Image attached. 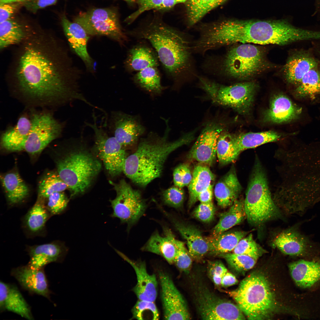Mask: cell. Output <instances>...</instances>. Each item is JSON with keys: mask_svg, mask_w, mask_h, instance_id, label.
I'll return each instance as SVG.
<instances>
[{"mask_svg": "<svg viewBox=\"0 0 320 320\" xmlns=\"http://www.w3.org/2000/svg\"><path fill=\"white\" fill-rule=\"evenodd\" d=\"M49 47L38 38L25 44L16 72L20 90L41 103L84 101L79 90L78 69L67 54Z\"/></svg>", "mask_w": 320, "mask_h": 320, "instance_id": "obj_1", "label": "cell"}, {"mask_svg": "<svg viewBox=\"0 0 320 320\" xmlns=\"http://www.w3.org/2000/svg\"><path fill=\"white\" fill-rule=\"evenodd\" d=\"M302 32L283 20H227L207 29L205 40L211 49L238 43L287 45L300 41Z\"/></svg>", "mask_w": 320, "mask_h": 320, "instance_id": "obj_2", "label": "cell"}, {"mask_svg": "<svg viewBox=\"0 0 320 320\" xmlns=\"http://www.w3.org/2000/svg\"><path fill=\"white\" fill-rule=\"evenodd\" d=\"M163 135L151 132L141 138L135 152L127 156L123 172L136 185L146 187L154 179L160 177L169 155L182 146L191 142L195 131L187 133L173 141L169 140L170 128L168 121Z\"/></svg>", "mask_w": 320, "mask_h": 320, "instance_id": "obj_3", "label": "cell"}, {"mask_svg": "<svg viewBox=\"0 0 320 320\" xmlns=\"http://www.w3.org/2000/svg\"><path fill=\"white\" fill-rule=\"evenodd\" d=\"M129 34L150 43L165 73L174 84L192 73L190 43L180 32L161 22L153 21L131 32Z\"/></svg>", "mask_w": 320, "mask_h": 320, "instance_id": "obj_4", "label": "cell"}, {"mask_svg": "<svg viewBox=\"0 0 320 320\" xmlns=\"http://www.w3.org/2000/svg\"><path fill=\"white\" fill-rule=\"evenodd\" d=\"M229 294L249 320L268 319L277 311V303L270 284L260 273L249 275Z\"/></svg>", "mask_w": 320, "mask_h": 320, "instance_id": "obj_5", "label": "cell"}, {"mask_svg": "<svg viewBox=\"0 0 320 320\" xmlns=\"http://www.w3.org/2000/svg\"><path fill=\"white\" fill-rule=\"evenodd\" d=\"M246 218L255 226L275 218L280 214L271 196L265 171L257 158L250 175L244 199Z\"/></svg>", "mask_w": 320, "mask_h": 320, "instance_id": "obj_6", "label": "cell"}, {"mask_svg": "<svg viewBox=\"0 0 320 320\" xmlns=\"http://www.w3.org/2000/svg\"><path fill=\"white\" fill-rule=\"evenodd\" d=\"M57 166L58 174L70 190L72 197L85 192L101 168L98 160L83 150L69 153L58 161Z\"/></svg>", "mask_w": 320, "mask_h": 320, "instance_id": "obj_7", "label": "cell"}, {"mask_svg": "<svg viewBox=\"0 0 320 320\" xmlns=\"http://www.w3.org/2000/svg\"><path fill=\"white\" fill-rule=\"evenodd\" d=\"M220 66L225 76L242 79L260 73L268 67V63L260 48L245 43L230 48L223 57Z\"/></svg>", "mask_w": 320, "mask_h": 320, "instance_id": "obj_8", "label": "cell"}, {"mask_svg": "<svg viewBox=\"0 0 320 320\" xmlns=\"http://www.w3.org/2000/svg\"><path fill=\"white\" fill-rule=\"evenodd\" d=\"M199 80L200 87L214 103L232 108L241 114L249 112L257 88L255 83L246 82L225 85L203 77L199 78Z\"/></svg>", "mask_w": 320, "mask_h": 320, "instance_id": "obj_9", "label": "cell"}, {"mask_svg": "<svg viewBox=\"0 0 320 320\" xmlns=\"http://www.w3.org/2000/svg\"><path fill=\"white\" fill-rule=\"evenodd\" d=\"M89 35L107 36L124 46L128 38L122 30L118 15L111 8H96L81 12L74 19Z\"/></svg>", "mask_w": 320, "mask_h": 320, "instance_id": "obj_10", "label": "cell"}, {"mask_svg": "<svg viewBox=\"0 0 320 320\" xmlns=\"http://www.w3.org/2000/svg\"><path fill=\"white\" fill-rule=\"evenodd\" d=\"M111 183L116 194L115 198L111 201L113 209L112 216L130 227L145 213L146 202L140 192L133 188L125 180L121 179L116 184Z\"/></svg>", "mask_w": 320, "mask_h": 320, "instance_id": "obj_11", "label": "cell"}, {"mask_svg": "<svg viewBox=\"0 0 320 320\" xmlns=\"http://www.w3.org/2000/svg\"><path fill=\"white\" fill-rule=\"evenodd\" d=\"M92 124L86 122L93 130L94 148L99 158L103 161L108 173L113 177L123 172L127 156L125 150L114 137H110L101 127L97 125L94 114Z\"/></svg>", "mask_w": 320, "mask_h": 320, "instance_id": "obj_12", "label": "cell"}, {"mask_svg": "<svg viewBox=\"0 0 320 320\" xmlns=\"http://www.w3.org/2000/svg\"><path fill=\"white\" fill-rule=\"evenodd\" d=\"M29 134L17 151L24 150L32 155L41 152L61 134L62 126L49 113L32 116Z\"/></svg>", "mask_w": 320, "mask_h": 320, "instance_id": "obj_13", "label": "cell"}, {"mask_svg": "<svg viewBox=\"0 0 320 320\" xmlns=\"http://www.w3.org/2000/svg\"><path fill=\"white\" fill-rule=\"evenodd\" d=\"M195 293L197 309L204 320H244L239 306L221 298L206 288L199 286Z\"/></svg>", "mask_w": 320, "mask_h": 320, "instance_id": "obj_14", "label": "cell"}, {"mask_svg": "<svg viewBox=\"0 0 320 320\" xmlns=\"http://www.w3.org/2000/svg\"><path fill=\"white\" fill-rule=\"evenodd\" d=\"M159 276L164 319H190L185 302L171 278L168 274L161 271L159 272Z\"/></svg>", "mask_w": 320, "mask_h": 320, "instance_id": "obj_15", "label": "cell"}, {"mask_svg": "<svg viewBox=\"0 0 320 320\" xmlns=\"http://www.w3.org/2000/svg\"><path fill=\"white\" fill-rule=\"evenodd\" d=\"M223 129L221 124L215 121L207 123L190 151L188 158L201 163L212 165L217 156V141Z\"/></svg>", "mask_w": 320, "mask_h": 320, "instance_id": "obj_16", "label": "cell"}, {"mask_svg": "<svg viewBox=\"0 0 320 320\" xmlns=\"http://www.w3.org/2000/svg\"><path fill=\"white\" fill-rule=\"evenodd\" d=\"M110 121L113 136L124 148L137 145L145 131L137 116L121 111L112 112Z\"/></svg>", "mask_w": 320, "mask_h": 320, "instance_id": "obj_17", "label": "cell"}, {"mask_svg": "<svg viewBox=\"0 0 320 320\" xmlns=\"http://www.w3.org/2000/svg\"><path fill=\"white\" fill-rule=\"evenodd\" d=\"M319 65L318 60L310 51L297 50L287 59L283 68V75L288 83L297 86L308 71Z\"/></svg>", "mask_w": 320, "mask_h": 320, "instance_id": "obj_18", "label": "cell"}, {"mask_svg": "<svg viewBox=\"0 0 320 320\" xmlns=\"http://www.w3.org/2000/svg\"><path fill=\"white\" fill-rule=\"evenodd\" d=\"M115 251L135 271L137 283L133 291L138 300L154 302L157 295L158 284L156 275L148 273L144 262L133 260L120 251L116 249Z\"/></svg>", "mask_w": 320, "mask_h": 320, "instance_id": "obj_19", "label": "cell"}, {"mask_svg": "<svg viewBox=\"0 0 320 320\" xmlns=\"http://www.w3.org/2000/svg\"><path fill=\"white\" fill-rule=\"evenodd\" d=\"M61 23L71 49L82 60L87 69L93 71V62L87 49L89 35L80 25L70 21L64 15L62 17Z\"/></svg>", "mask_w": 320, "mask_h": 320, "instance_id": "obj_20", "label": "cell"}, {"mask_svg": "<svg viewBox=\"0 0 320 320\" xmlns=\"http://www.w3.org/2000/svg\"><path fill=\"white\" fill-rule=\"evenodd\" d=\"M11 274L25 289L49 298L50 291L43 268L35 269L28 265L13 269Z\"/></svg>", "mask_w": 320, "mask_h": 320, "instance_id": "obj_21", "label": "cell"}, {"mask_svg": "<svg viewBox=\"0 0 320 320\" xmlns=\"http://www.w3.org/2000/svg\"><path fill=\"white\" fill-rule=\"evenodd\" d=\"M273 245L284 254L291 256H304L312 249L309 239L296 228L289 229L279 233L274 239Z\"/></svg>", "mask_w": 320, "mask_h": 320, "instance_id": "obj_22", "label": "cell"}, {"mask_svg": "<svg viewBox=\"0 0 320 320\" xmlns=\"http://www.w3.org/2000/svg\"><path fill=\"white\" fill-rule=\"evenodd\" d=\"M0 309L12 312L29 320L33 319L30 307L18 288L0 282Z\"/></svg>", "mask_w": 320, "mask_h": 320, "instance_id": "obj_23", "label": "cell"}, {"mask_svg": "<svg viewBox=\"0 0 320 320\" xmlns=\"http://www.w3.org/2000/svg\"><path fill=\"white\" fill-rule=\"evenodd\" d=\"M301 109L294 104L286 96L279 94L271 99L269 107L264 113L265 121L280 124L289 122L297 118Z\"/></svg>", "mask_w": 320, "mask_h": 320, "instance_id": "obj_24", "label": "cell"}, {"mask_svg": "<svg viewBox=\"0 0 320 320\" xmlns=\"http://www.w3.org/2000/svg\"><path fill=\"white\" fill-rule=\"evenodd\" d=\"M242 190L236 171L232 167L216 184L214 194L218 205L224 208L231 206Z\"/></svg>", "mask_w": 320, "mask_h": 320, "instance_id": "obj_25", "label": "cell"}, {"mask_svg": "<svg viewBox=\"0 0 320 320\" xmlns=\"http://www.w3.org/2000/svg\"><path fill=\"white\" fill-rule=\"evenodd\" d=\"M159 61L154 49L144 43H139L129 50L124 62L126 70L131 73L150 67H158Z\"/></svg>", "mask_w": 320, "mask_h": 320, "instance_id": "obj_26", "label": "cell"}, {"mask_svg": "<svg viewBox=\"0 0 320 320\" xmlns=\"http://www.w3.org/2000/svg\"><path fill=\"white\" fill-rule=\"evenodd\" d=\"M172 220L175 227L185 240L192 258L197 261L201 259L209 252V248L200 231L194 226L173 218Z\"/></svg>", "mask_w": 320, "mask_h": 320, "instance_id": "obj_27", "label": "cell"}, {"mask_svg": "<svg viewBox=\"0 0 320 320\" xmlns=\"http://www.w3.org/2000/svg\"><path fill=\"white\" fill-rule=\"evenodd\" d=\"M28 251L30 257L28 265L35 269L43 268L52 262L61 261L65 252L63 247L57 242L29 247Z\"/></svg>", "mask_w": 320, "mask_h": 320, "instance_id": "obj_28", "label": "cell"}, {"mask_svg": "<svg viewBox=\"0 0 320 320\" xmlns=\"http://www.w3.org/2000/svg\"><path fill=\"white\" fill-rule=\"evenodd\" d=\"M164 231L163 236L157 232H154L141 249L162 256L171 264L174 263L177 252L175 238L169 228H165Z\"/></svg>", "mask_w": 320, "mask_h": 320, "instance_id": "obj_29", "label": "cell"}, {"mask_svg": "<svg viewBox=\"0 0 320 320\" xmlns=\"http://www.w3.org/2000/svg\"><path fill=\"white\" fill-rule=\"evenodd\" d=\"M291 276L298 287H311L320 280V261L301 260L290 263Z\"/></svg>", "mask_w": 320, "mask_h": 320, "instance_id": "obj_30", "label": "cell"}, {"mask_svg": "<svg viewBox=\"0 0 320 320\" xmlns=\"http://www.w3.org/2000/svg\"><path fill=\"white\" fill-rule=\"evenodd\" d=\"M247 232L234 231L224 232L205 238L209 252L212 255H218L233 251L239 241L246 236Z\"/></svg>", "mask_w": 320, "mask_h": 320, "instance_id": "obj_31", "label": "cell"}, {"mask_svg": "<svg viewBox=\"0 0 320 320\" xmlns=\"http://www.w3.org/2000/svg\"><path fill=\"white\" fill-rule=\"evenodd\" d=\"M246 218L244 199H237L226 212L220 214L219 220L212 230V236L226 231Z\"/></svg>", "mask_w": 320, "mask_h": 320, "instance_id": "obj_32", "label": "cell"}, {"mask_svg": "<svg viewBox=\"0 0 320 320\" xmlns=\"http://www.w3.org/2000/svg\"><path fill=\"white\" fill-rule=\"evenodd\" d=\"M215 179L214 175L208 167L199 165L194 167L192 178L188 185L189 208L198 201L199 194L213 184Z\"/></svg>", "mask_w": 320, "mask_h": 320, "instance_id": "obj_33", "label": "cell"}, {"mask_svg": "<svg viewBox=\"0 0 320 320\" xmlns=\"http://www.w3.org/2000/svg\"><path fill=\"white\" fill-rule=\"evenodd\" d=\"M31 125V120L26 117H21L15 127L2 134L1 139L2 147L9 151H17L27 138Z\"/></svg>", "mask_w": 320, "mask_h": 320, "instance_id": "obj_34", "label": "cell"}, {"mask_svg": "<svg viewBox=\"0 0 320 320\" xmlns=\"http://www.w3.org/2000/svg\"><path fill=\"white\" fill-rule=\"evenodd\" d=\"M1 179L10 204L15 205L21 203L28 195V187L17 172L8 173L2 176Z\"/></svg>", "mask_w": 320, "mask_h": 320, "instance_id": "obj_35", "label": "cell"}, {"mask_svg": "<svg viewBox=\"0 0 320 320\" xmlns=\"http://www.w3.org/2000/svg\"><path fill=\"white\" fill-rule=\"evenodd\" d=\"M133 81L140 88L152 95H159L164 89L157 67H150L137 72Z\"/></svg>", "mask_w": 320, "mask_h": 320, "instance_id": "obj_36", "label": "cell"}, {"mask_svg": "<svg viewBox=\"0 0 320 320\" xmlns=\"http://www.w3.org/2000/svg\"><path fill=\"white\" fill-rule=\"evenodd\" d=\"M281 135L274 131L258 132H248L233 137L235 145L240 153L248 149L256 147L262 145L276 141Z\"/></svg>", "mask_w": 320, "mask_h": 320, "instance_id": "obj_37", "label": "cell"}, {"mask_svg": "<svg viewBox=\"0 0 320 320\" xmlns=\"http://www.w3.org/2000/svg\"><path fill=\"white\" fill-rule=\"evenodd\" d=\"M295 90L299 98L312 97L320 94V68L319 66L308 71Z\"/></svg>", "mask_w": 320, "mask_h": 320, "instance_id": "obj_38", "label": "cell"}, {"mask_svg": "<svg viewBox=\"0 0 320 320\" xmlns=\"http://www.w3.org/2000/svg\"><path fill=\"white\" fill-rule=\"evenodd\" d=\"M25 33L21 25L10 19L0 23V47L4 49L21 42Z\"/></svg>", "mask_w": 320, "mask_h": 320, "instance_id": "obj_39", "label": "cell"}, {"mask_svg": "<svg viewBox=\"0 0 320 320\" xmlns=\"http://www.w3.org/2000/svg\"><path fill=\"white\" fill-rule=\"evenodd\" d=\"M49 213L43 202L37 201L25 218V224L27 229L33 233L41 231L49 218Z\"/></svg>", "mask_w": 320, "mask_h": 320, "instance_id": "obj_40", "label": "cell"}, {"mask_svg": "<svg viewBox=\"0 0 320 320\" xmlns=\"http://www.w3.org/2000/svg\"><path fill=\"white\" fill-rule=\"evenodd\" d=\"M233 137L224 131L219 137L216 155L221 165H226L235 161L240 153L235 145Z\"/></svg>", "mask_w": 320, "mask_h": 320, "instance_id": "obj_41", "label": "cell"}, {"mask_svg": "<svg viewBox=\"0 0 320 320\" xmlns=\"http://www.w3.org/2000/svg\"><path fill=\"white\" fill-rule=\"evenodd\" d=\"M226 0H188L187 8L189 23L193 25L206 14Z\"/></svg>", "mask_w": 320, "mask_h": 320, "instance_id": "obj_42", "label": "cell"}, {"mask_svg": "<svg viewBox=\"0 0 320 320\" xmlns=\"http://www.w3.org/2000/svg\"><path fill=\"white\" fill-rule=\"evenodd\" d=\"M68 187L59 175L49 172L44 176L39 183V195L40 197L47 198L54 193L62 192Z\"/></svg>", "mask_w": 320, "mask_h": 320, "instance_id": "obj_43", "label": "cell"}, {"mask_svg": "<svg viewBox=\"0 0 320 320\" xmlns=\"http://www.w3.org/2000/svg\"><path fill=\"white\" fill-rule=\"evenodd\" d=\"M265 252L254 240L252 233L241 239L233 251L234 253L246 255L256 260Z\"/></svg>", "mask_w": 320, "mask_h": 320, "instance_id": "obj_44", "label": "cell"}, {"mask_svg": "<svg viewBox=\"0 0 320 320\" xmlns=\"http://www.w3.org/2000/svg\"><path fill=\"white\" fill-rule=\"evenodd\" d=\"M132 319L158 320L159 314L154 302L138 300L132 310Z\"/></svg>", "mask_w": 320, "mask_h": 320, "instance_id": "obj_45", "label": "cell"}, {"mask_svg": "<svg viewBox=\"0 0 320 320\" xmlns=\"http://www.w3.org/2000/svg\"><path fill=\"white\" fill-rule=\"evenodd\" d=\"M224 258L230 267L237 272L243 273L252 268L256 261L248 256L233 253H228L219 255Z\"/></svg>", "mask_w": 320, "mask_h": 320, "instance_id": "obj_46", "label": "cell"}, {"mask_svg": "<svg viewBox=\"0 0 320 320\" xmlns=\"http://www.w3.org/2000/svg\"><path fill=\"white\" fill-rule=\"evenodd\" d=\"M184 196L182 188L175 185L164 190L162 193L161 198L165 205L178 209L182 206Z\"/></svg>", "mask_w": 320, "mask_h": 320, "instance_id": "obj_47", "label": "cell"}, {"mask_svg": "<svg viewBox=\"0 0 320 320\" xmlns=\"http://www.w3.org/2000/svg\"><path fill=\"white\" fill-rule=\"evenodd\" d=\"M175 241L177 248V252L174 263L180 270L188 273L189 272L192 266V257L183 242L176 238Z\"/></svg>", "mask_w": 320, "mask_h": 320, "instance_id": "obj_48", "label": "cell"}, {"mask_svg": "<svg viewBox=\"0 0 320 320\" xmlns=\"http://www.w3.org/2000/svg\"><path fill=\"white\" fill-rule=\"evenodd\" d=\"M47 198L46 207L50 213L52 215L61 213L65 209L68 201L67 198L62 192L54 193Z\"/></svg>", "mask_w": 320, "mask_h": 320, "instance_id": "obj_49", "label": "cell"}, {"mask_svg": "<svg viewBox=\"0 0 320 320\" xmlns=\"http://www.w3.org/2000/svg\"><path fill=\"white\" fill-rule=\"evenodd\" d=\"M173 175L175 185L181 188L188 186L192 178V173L189 167L185 164L177 167L173 171Z\"/></svg>", "mask_w": 320, "mask_h": 320, "instance_id": "obj_50", "label": "cell"}, {"mask_svg": "<svg viewBox=\"0 0 320 320\" xmlns=\"http://www.w3.org/2000/svg\"><path fill=\"white\" fill-rule=\"evenodd\" d=\"M215 208L212 202L201 203L193 211V216L202 222L208 223L212 220L214 217Z\"/></svg>", "mask_w": 320, "mask_h": 320, "instance_id": "obj_51", "label": "cell"}, {"mask_svg": "<svg viewBox=\"0 0 320 320\" xmlns=\"http://www.w3.org/2000/svg\"><path fill=\"white\" fill-rule=\"evenodd\" d=\"M207 269L209 276L215 284L221 285L222 279L228 272L223 264L220 261H209Z\"/></svg>", "mask_w": 320, "mask_h": 320, "instance_id": "obj_52", "label": "cell"}, {"mask_svg": "<svg viewBox=\"0 0 320 320\" xmlns=\"http://www.w3.org/2000/svg\"><path fill=\"white\" fill-rule=\"evenodd\" d=\"M163 0H138L137 3L138 8L137 10L129 15L126 21L130 24L143 12L151 9H156Z\"/></svg>", "mask_w": 320, "mask_h": 320, "instance_id": "obj_53", "label": "cell"}, {"mask_svg": "<svg viewBox=\"0 0 320 320\" xmlns=\"http://www.w3.org/2000/svg\"><path fill=\"white\" fill-rule=\"evenodd\" d=\"M8 3L0 4V23L11 19L18 9L20 3Z\"/></svg>", "mask_w": 320, "mask_h": 320, "instance_id": "obj_54", "label": "cell"}, {"mask_svg": "<svg viewBox=\"0 0 320 320\" xmlns=\"http://www.w3.org/2000/svg\"><path fill=\"white\" fill-rule=\"evenodd\" d=\"M57 1V0H28L23 3L27 9L33 12L54 4Z\"/></svg>", "mask_w": 320, "mask_h": 320, "instance_id": "obj_55", "label": "cell"}, {"mask_svg": "<svg viewBox=\"0 0 320 320\" xmlns=\"http://www.w3.org/2000/svg\"><path fill=\"white\" fill-rule=\"evenodd\" d=\"M213 184L210 185L200 193L198 196V200L201 203L212 202L213 195Z\"/></svg>", "mask_w": 320, "mask_h": 320, "instance_id": "obj_56", "label": "cell"}, {"mask_svg": "<svg viewBox=\"0 0 320 320\" xmlns=\"http://www.w3.org/2000/svg\"><path fill=\"white\" fill-rule=\"evenodd\" d=\"M238 282L236 277L232 273L227 272L222 279L221 285L223 287H228L235 284Z\"/></svg>", "mask_w": 320, "mask_h": 320, "instance_id": "obj_57", "label": "cell"}, {"mask_svg": "<svg viewBox=\"0 0 320 320\" xmlns=\"http://www.w3.org/2000/svg\"><path fill=\"white\" fill-rule=\"evenodd\" d=\"M177 4L176 0H163L161 5L156 9L166 10L170 9Z\"/></svg>", "mask_w": 320, "mask_h": 320, "instance_id": "obj_58", "label": "cell"}, {"mask_svg": "<svg viewBox=\"0 0 320 320\" xmlns=\"http://www.w3.org/2000/svg\"><path fill=\"white\" fill-rule=\"evenodd\" d=\"M28 0H0V4L8 3H24Z\"/></svg>", "mask_w": 320, "mask_h": 320, "instance_id": "obj_59", "label": "cell"}, {"mask_svg": "<svg viewBox=\"0 0 320 320\" xmlns=\"http://www.w3.org/2000/svg\"><path fill=\"white\" fill-rule=\"evenodd\" d=\"M316 50L318 55L320 57V44H319L316 46Z\"/></svg>", "mask_w": 320, "mask_h": 320, "instance_id": "obj_60", "label": "cell"}, {"mask_svg": "<svg viewBox=\"0 0 320 320\" xmlns=\"http://www.w3.org/2000/svg\"><path fill=\"white\" fill-rule=\"evenodd\" d=\"M125 1L128 3L130 4H133L134 3H136L138 0H123Z\"/></svg>", "mask_w": 320, "mask_h": 320, "instance_id": "obj_61", "label": "cell"}, {"mask_svg": "<svg viewBox=\"0 0 320 320\" xmlns=\"http://www.w3.org/2000/svg\"><path fill=\"white\" fill-rule=\"evenodd\" d=\"M177 3L184 2L188 0H176Z\"/></svg>", "mask_w": 320, "mask_h": 320, "instance_id": "obj_62", "label": "cell"}]
</instances>
